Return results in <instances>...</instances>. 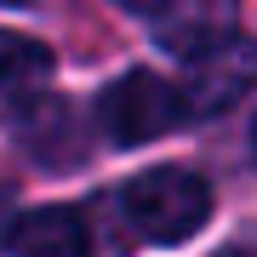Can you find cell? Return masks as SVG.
Returning a JSON list of instances; mask_svg holds the SVG:
<instances>
[{
	"label": "cell",
	"instance_id": "obj_11",
	"mask_svg": "<svg viewBox=\"0 0 257 257\" xmlns=\"http://www.w3.org/2000/svg\"><path fill=\"white\" fill-rule=\"evenodd\" d=\"M0 6H29V0H0Z\"/></svg>",
	"mask_w": 257,
	"mask_h": 257
},
{
	"label": "cell",
	"instance_id": "obj_1",
	"mask_svg": "<svg viewBox=\"0 0 257 257\" xmlns=\"http://www.w3.org/2000/svg\"><path fill=\"white\" fill-rule=\"evenodd\" d=\"M126 217L132 229L155 246H172V240H189L200 223L211 217V189L183 166H160V172H143L126 183Z\"/></svg>",
	"mask_w": 257,
	"mask_h": 257
},
{
	"label": "cell",
	"instance_id": "obj_2",
	"mask_svg": "<svg viewBox=\"0 0 257 257\" xmlns=\"http://www.w3.org/2000/svg\"><path fill=\"white\" fill-rule=\"evenodd\" d=\"M97 120L114 143H155L160 132H172L183 120V97L177 86H166L160 74L149 69H132L126 80H114L97 103Z\"/></svg>",
	"mask_w": 257,
	"mask_h": 257
},
{
	"label": "cell",
	"instance_id": "obj_5",
	"mask_svg": "<svg viewBox=\"0 0 257 257\" xmlns=\"http://www.w3.org/2000/svg\"><path fill=\"white\" fill-rule=\"evenodd\" d=\"M155 18H166L160 23V46L177 52V57H194L211 40L234 35V0H166Z\"/></svg>",
	"mask_w": 257,
	"mask_h": 257
},
{
	"label": "cell",
	"instance_id": "obj_8",
	"mask_svg": "<svg viewBox=\"0 0 257 257\" xmlns=\"http://www.w3.org/2000/svg\"><path fill=\"white\" fill-rule=\"evenodd\" d=\"M12 223H18V189H12V183H0V246H6Z\"/></svg>",
	"mask_w": 257,
	"mask_h": 257
},
{
	"label": "cell",
	"instance_id": "obj_10",
	"mask_svg": "<svg viewBox=\"0 0 257 257\" xmlns=\"http://www.w3.org/2000/svg\"><path fill=\"white\" fill-rule=\"evenodd\" d=\"M223 257H257V251L251 246H234V251H223Z\"/></svg>",
	"mask_w": 257,
	"mask_h": 257
},
{
	"label": "cell",
	"instance_id": "obj_6",
	"mask_svg": "<svg viewBox=\"0 0 257 257\" xmlns=\"http://www.w3.org/2000/svg\"><path fill=\"white\" fill-rule=\"evenodd\" d=\"M46 74H52V52L40 40L0 29V114H18L29 97H40Z\"/></svg>",
	"mask_w": 257,
	"mask_h": 257
},
{
	"label": "cell",
	"instance_id": "obj_7",
	"mask_svg": "<svg viewBox=\"0 0 257 257\" xmlns=\"http://www.w3.org/2000/svg\"><path fill=\"white\" fill-rule=\"evenodd\" d=\"M23 149L35 160H46V166H63V160H74L80 155V138H74V114L63 109L57 97H46V103H35L29 97L23 103Z\"/></svg>",
	"mask_w": 257,
	"mask_h": 257
},
{
	"label": "cell",
	"instance_id": "obj_9",
	"mask_svg": "<svg viewBox=\"0 0 257 257\" xmlns=\"http://www.w3.org/2000/svg\"><path fill=\"white\" fill-rule=\"evenodd\" d=\"M120 6H126V12H143V18H155V12L166 6V0H120Z\"/></svg>",
	"mask_w": 257,
	"mask_h": 257
},
{
	"label": "cell",
	"instance_id": "obj_3",
	"mask_svg": "<svg viewBox=\"0 0 257 257\" xmlns=\"http://www.w3.org/2000/svg\"><path fill=\"white\" fill-rule=\"evenodd\" d=\"M257 86V40H240V35H223L211 40L206 52L189 57V74H183V114H217L240 103Z\"/></svg>",
	"mask_w": 257,
	"mask_h": 257
},
{
	"label": "cell",
	"instance_id": "obj_4",
	"mask_svg": "<svg viewBox=\"0 0 257 257\" xmlns=\"http://www.w3.org/2000/svg\"><path fill=\"white\" fill-rule=\"evenodd\" d=\"M12 251L18 257H92V223L74 206H40L12 223Z\"/></svg>",
	"mask_w": 257,
	"mask_h": 257
}]
</instances>
